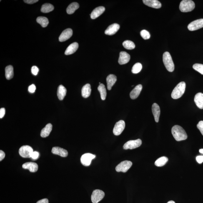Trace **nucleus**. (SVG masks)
<instances>
[{
  "instance_id": "37",
  "label": "nucleus",
  "mask_w": 203,
  "mask_h": 203,
  "mask_svg": "<svg viewBox=\"0 0 203 203\" xmlns=\"http://www.w3.org/2000/svg\"><path fill=\"white\" fill-rule=\"evenodd\" d=\"M39 69L36 66H33L31 68V72L33 75H36L39 72Z\"/></svg>"
},
{
  "instance_id": "35",
  "label": "nucleus",
  "mask_w": 203,
  "mask_h": 203,
  "mask_svg": "<svg viewBox=\"0 0 203 203\" xmlns=\"http://www.w3.org/2000/svg\"><path fill=\"white\" fill-rule=\"evenodd\" d=\"M193 68L201 74L203 75V65L200 64H195L193 66Z\"/></svg>"
},
{
  "instance_id": "34",
  "label": "nucleus",
  "mask_w": 203,
  "mask_h": 203,
  "mask_svg": "<svg viewBox=\"0 0 203 203\" xmlns=\"http://www.w3.org/2000/svg\"><path fill=\"white\" fill-rule=\"evenodd\" d=\"M142 66L140 63H138L135 64L133 66L132 72L133 74H137L140 72L142 69Z\"/></svg>"
},
{
  "instance_id": "13",
  "label": "nucleus",
  "mask_w": 203,
  "mask_h": 203,
  "mask_svg": "<svg viewBox=\"0 0 203 203\" xmlns=\"http://www.w3.org/2000/svg\"><path fill=\"white\" fill-rule=\"evenodd\" d=\"M120 25L117 24H114L109 25L106 29L105 33L106 35L109 36L113 35L117 32L119 29Z\"/></svg>"
},
{
  "instance_id": "44",
  "label": "nucleus",
  "mask_w": 203,
  "mask_h": 203,
  "mask_svg": "<svg viewBox=\"0 0 203 203\" xmlns=\"http://www.w3.org/2000/svg\"><path fill=\"white\" fill-rule=\"evenodd\" d=\"M5 153L2 151H0V161L2 160L5 157Z\"/></svg>"
},
{
  "instance_id": "17",
  "label": "nucleus",
  "mask_w": 203,
  "mask_h": 203,
  "mask_svg": "<svg viewBox=\"0 0 203 203\" xmlns=\"http://www.w3.org/2000/svg\"><path fill=\"white\" fill-rule=\"evenodd\" d=\"M52 152L53 154L57 155L63 157H67L68 155L67 151L66 150L59 147H53Z\"/></svg>"
},
{
  "instance_id": "26",
  "label": "nucleus",
  "mask_w": 203,
  "mask_h": 203,
  "mask_svg": "<svg viewBox=\"0 0 203 203\" xmlns=\"http://www.w3.org/2000/svg\"><path fill=\"white\" fill-rule=\"evenodd\" d=\"M67 93L66 88L63 85H60L58 88L57 96L60 100L62 101L66 96Z\"/></svg>"
},
{
  "instance_id": "46",
  "label": "nucleus",
  "mask_w": 203,
  "mask_h": 203,
  "mask_svg": "<svg viewBox=\"0 0 203 203\" xmlns=\"http://www.w3.org/2000/svg\"><path fill=\"white\" fill-rule=\"evenodd\" d=\"M199 152L201 153V154H203V149H200L199 150Z\"/></svg>"
},
{
  "instance_id": "5",
  "label": "nucleus",
  "mask_w": 203,
  "mask_h": 203,
  "mask_svg": "<svg viewBox=\"0 0 203 203\" xmlns=\"http://www.w3.org/2000/svg\"><path fill=\"white\" fill-rule=\"evenodd\" d=\"M132 164V163L130 161H123L116 166V170L117 172L125 173L131 168Z\"/></svg>"
},
{
  "instance_id": "19",
  "label": "nucleus",
  "mask_w": 203,
  "mask_h": 203,
  "mask_svg": "<svg viewBox=\"0 0 203 203\" xmlns=\"http://www.w3.org/2000/svg\"><path fill=\"white\" fill-rule=\"evenodd\" d=\"M22 167L24 169L29 170L31 172H36L38 170L37 164L33 162L26 163L23 165Z\"/></svg>"
},
{
  "instance_id": "28",
  "label": "nucleus",
  "mask_w": 203,
  "mask_h": 203,
  "mask_svg": "<svg viewBox=\"0 0 203 203\" xmlns=\"http://www.w3.org/2000/svg\"><path fill=\"white\" fill-rule=\"evenodd\" d=\"M5 71L6 79L10 80L13 78L14 76V70L12 66L9 65L6 67Z\"/></svg>"
},
{
  "instance_id": "21",
  "label": "nucleus",
  "mask_w": 203,
  "mask_h": 203,
  "mask_svg": "<svg viewBox=\"0 0 203 203\" xmlns=\"http://www.w3.org/2000/svg\"><path fill=\"white\" fill-rule=\"evenodd\" d=\"M106 80L107 89L110 90L117 81V77L114 75L110 74L107 76Z\"/></svg>"
},
{
  "instance_id": "23",
  "label": "nucleus",
  "mask_w": 203,
  "mask_h": 203,
  "mask_svg": "<svg viewBox=\"0 0 203 203\" xmlns=\"http://www.w3.org/2000/svg\"><path fill=\"white\" fill-rule=\"evenodd\" d=\"M79 45L77 43L74 42L72 43L68 46L65 52V54L70 55L74 54L77 50Z\"/></svg>"
},
{
  "instance_id": "40",
  "label": "nucleus",
  "mask_w": 203,
  "mask_h": 203,
  "mask_svg": "<svg viewBox=\"0 0 203 203\" xmlns=\"http://www.w3.org/2000/svg\"><path fill=\"white\" fill-rule=\"evenodd\" d=\"M39 153L36 152V151H35V152H33L32 154L31 158L33 159H36L39 158Z\"/></svg>"
},
{
  "instance_id": "42",
  "label": "nucleus",
  "mask_w": 203,
  "mask_h": 203,
  "mask_svg": "<svg viewBox=\"0 0 203 203\" xmlns=\"http://www.w3.org/2000/svg\"><path fill=\"white\" fill-rule=\"evenodd\" d=\"M196 161L199 164H201L203 162V156H198L196 158Z\"/></svg>"
},
{
  "instance_id": "15",
  "label": "nucleus",
  "mask_w": 203,
  "mask_h": 203,
  "mask_svg": "<svg viewBox=\"0 0 203 203\" xmlns=\"http://www.w3.org/2000/svg\"><path fill=\"white\" fill-rule=\"evenodd\" d=\"M105 11V8L104 6H99L95 8L90 14L91 19H94L99 17Z\"/></svg>"
},
{
  "instance_id": "32",
  "label": "nucleus",
  "mask_w": 203,
  "mask_h": 203,
  "mask_svg": "<svg viewBox=\"0 0 203 203\" xmlns=\"http://www.w3.org/2000/svg\"><path fill=\"white\" fill-rule=\"evenodd\" d=\"M168 161V159L166 156H162L159 158L155 163V164L157 167H161L164 166Z\"/></svg>"
},
{
  "instance_id": "27",
  "label": "nucleus",
  "mask_w": 203,
  "mask_h": 203,
  "mask_svg": "<svg viewBox=\"0 0 203 203\" xmlns=\"http://www.w3.org/2000/svg\"><path fill=\"white\" fill-rule=\"evenodd\" d=\"M79 5L77 2L71 3L66 9L67 13L69 14H73L79 8Z\"/></svg>"
},
{
  "instance_id": "14",
  "label": "nucleus",
  "mask_w": 203,
  "mask_h": 203,
  "mask_svg": "<svg viewBox=\"0 0 203 203\" xmlns=\"http://www.w3.org/2000/svg\"><path fill=\"white\" fill-rule=\"evenodd\" d=\"M130 59V56L125 52H121L120 53V56L118 62L120 64H126L129 62Z\"/></svg>"
},
{
  "instance_id": "45",
  "label": "nucleus",
  "mask_w": 203,
  "mask_h": 203,
  "mask_svg": "<svg viewBox=\"0 0 203 203\" xmlns=\"http://www.w3.org/2000/svg\"><path fill=\"white\" fill-rule=\"evenodd\" d=\"M36 203H49V201L47 199H44L38 201Z\"/></svg>"
},
{
  "instance_id": "4",
  "label": "nucleus",
  "mask_w": 203,
  "mask_h": 203,
  "mask_svg": "<svg viewBox=\"0 0 203 203\" xmlns=\"http://www.w3.org/2000/svg\"><path fill=\"white\" fill-rule=\"evenodd\" d=\"M195 4L191 0H183L179 5V9L182 12H189L192 11L195 8Z\"/></svg>"
},
{
  "instance_id": "39",
  "label": "nucleus",
  "mask_w": 203,
  "mask_h": 203,
  "mask_svg": "<svg viewBox=\"0 0 203 203\" xmlns=\"http://www.w3.org/2000/svg\"><path fill=\"white\" fill-rule=\"evenodd\" d=\"M36 86L34 84H32L28 87V91L31 93H34L35 91Z\"/></svg>"
},
{
  "instance_id": "6",
  "label": "nucleus",
  "mask_w": 203,
  "mask_h": 203,
  "mask_svg": "<svg viewBox=\"0 0 203 203\" xmlns=\"http://www.w3.org/2000/svg\"><path fill=\"white\" fill-rule=\"evenodd\" d=\"M33 152L32 148L29 146H23L19 150L20 155L25 158H31Z\"/></svg>"
},
{
  "instance_id": "1",
  "label": "nucleus",
  "mask_w": 203,
  "mask_h": 203,
  "mask_svg": "<svg viewBox=\"0 0 203 203\" xmlns=\"http://www.w3.org/2000/svg\"><path fill=\"white\" fill-rule=\"evenodd\" d=\"M172 133L173 137L177 141L184 140L187 139V133L181 126L176 125L173 126Z\"/></svg>"
},
{
  "instance_id": "43",
  "label": "nucleus",
  "mask_w": 203,
  "mask_h": 203,
  "mask_svg": "<svg viewBox=\"0 0 203 203\" xmlns=\"http://www.w3.org/2000/svg\"><path fill=\"white\" fill-rule=\"evenodd\" d=\"M25 2L27 3L28 4H34V3L37 2L39 1L38 0H24V1Z\"/></svg>"
},
{
  "instance_id": "3",
  "label": "nucleus",
  "mask_w": 203,
  "mask_h": 203,
  "mask_svg": "<svg viewBox=\"0 0 203 203\" xmlns=\"http://www.w3.org/2000/svg\"><path fill=\"white\" fill-rule=\"evenodd\" d=\"M163 61L165 66L168 71L172 72L174 69V66L172 60V56L168 52L164 53L163 55Z\"/></svg>"
},
{
  "instance_id": "2",
  "label": "nucleus",
  "mask_w": 203,
  "mask_h": 203,
  "mask_svg": "<svg viewBox=\"0 0 203 203\" xmlns=\"http://www.w3.org/2000/svg\"><path fill=\"white\" fill-rule=\"evenodd\" d=\"M186 88V83L181 82L179 83L172 91L171 96L173 99H176L181 97L184 94Z\"/></svg>"
},
{
  "instance_id": "41",
  "label": "nucleus",
  "mask_w": 203,
  "mask_h": 203,
  "mask_svg": "<svg viewBox=\"0 0 203 203\" xmlns=\"http://www.w3.org/2000/svg\"><path fill=\"white\" fill-rule=\"evenodd\" d=\"M5 113H6V109H5L4 108H1L0 109V118L1 119L4 117Z\"/></svg>"
},
{
  "instance_id": "20",
  "label": "nucleus",
  "mask_w": 203,
  "mask_h": 203,
  "mask_svg": "<svg viewBox=\"0 0 203 203\" xmlns=\"http://www.w3.org/2000/svg\"><path fill=\"white\" fill-rule=\"evenodd\" d=\"M142 89V86L141 84H139L136 86L130 94V96L131 99H135L137 98L140 94Z\"/></svg>"
},
{
  "instance_id": "10",
  "label": "nucleus",
  "mask_w": 203,
  "mask_h": 203,
  "mask_svg": "<svg viewBox=\"0 0 203 203\" xmlns=\"http://www.w3.org/2000/svg\"><path fill=\"white\" fill-rule=\"evenodd\" d=\"M203 27V19L196 20L192 21L188 26L189 30L194 31Z\"/></svg>"
},
{
  "instance_id": "25",
  "label": "nucleus",
  "mask_w": 203,
  "mask_h": 203,
  "mask_svg": "<svg viewBox=\"0 0 203 203\" xmlns=\"http://www.w3.org/2000/svg\"><path fill=\"white\" fill-rule=\"evenodd\" d=\"M91 89V86L89 84H87L83 86L81 90V94L83 98H87L90 95Z\"/></svg>"
},
{
  "instance_id": "7",
  "label": "nucleus",
  "mask_w": 203,
  "mask_h": 203,
  "mask_svg": "<svg viewBox=\"0 0 203 203\" xmlns=\"http://www.w3.org/2000/svg\"><path fill=\"white\" fill-rule=\"evenodd\" d=\"M142 144V141L140 139L136 140H130L127 141L123 146L124 149H133L140 147Z\"/></svg>"
},
{
  "instance_id": "9",
  "label": "nucleus",
  "mask_w": 203,
  "mask_h": 203,
  "mask_svg": "<svg viewBox=\"0 0 203 203\" xmlns=\"http://www.w3.org/2000/svg\"><path fill=\"white\" fill-rule=\"evenodd\" d=\"M95 157L96 155H94L90 153H86L83 155L81 156V163L84 166H89L91 163V161Z\"/></svg>"
},
{
  "instance_id": "24",
  "label": "nucleus",
  "mask_w": 203,
  "mask_h": 203,
  "mask_svg": "<svg viewBox=\"0 0 203 203\" xmlns=\"http://www.w3.org/2000/svg\"><path fill=\"white\" fill-rule=\"evenodd\" d=\"M52 129V125L51 124H47L41 131L40 136L43 138H45L48 137L50 134Z\"/></svg>"
},
{
  "instance_id": "30",
  "label": "nucleus",
  "mask_w": 203,
  "mask_h": 203,
  "mask_svg": "<svg viewBox=\"0 0 203 203\" xmlns=\"http://www.w3.org/2000/svg\"><path fill=\"white\" fill-rule=\"evenodd\" d=\"M54 6L50 4H43L41 7V11L43 13H48L54 10Z\"/></svg>"
},
{
  "instance_id": "36",
  "label": "nucleus",
  "mask_w": 203,
  "mask_h": 203,
  "mask_svg": "<svg viewBox=\"0 0 203 203\" xmlns=\"http://www.w3.org/2000/svg\"><path fill=\"white\" fill-rule=\"evenodd\" d=\"M141 37L144 40H147L150 39L151 35L148 31L146 30H143L140 32Z\"/></svg>"
},
{
  "instance_id": "8",
  "label": "nucleus",
  "mask_w": 203,
  "mask_h": 203,
  "mask_svg": "<svg viewBox=\"0 0 203 203\" xmlns=\"http://www.w3.org/2000/svg\"><path fill=\"white\" fill-rule=\"evenodd\" d=\"M104 196V191L100 190H96L93 191L91 195V201L93 203H98L103 199Z\"/></svg>"
},
{
  "instance_id": "47",
  "label": "nucleus",
  "mask_w": 203,
  "mask_h": 203,
  "mask_svg": "<svg viewBox=\"0 0 203 203\" xmlns=\"http://www.w3.org/2000/svg\"><path fill=\"white\" fill-rule=\"evenodd\" d=\"M167 203H175L174 201H169V202H168Z\"/></svg>"
},
{
  "instance_id": "29",
  "label": "nucleus",
  "mask_w": 203,
  "mask_h": 203,
  "mask_svg": "<svg viewBox=\"0 0 203 203\" xmlns=\"http://www.w3.org/2000/svg\"><path fill=\"white\" fill-rule=\"evenodd\" d=\"M98 89L100 94L101 99L102 100H105L106 96V91L105 86L104 84H101L98 86Z\"/></svg>"
},
{
  "instance_id": "11",
  "label": "nucleus",
  "mask_w": 203,
  "mask_h": 203,
  "mask_svg": "<svg viewBox=\"0 0 203 203\" xmlns=\"http://www.w3.org/2000/svg\"><path fill=\"white\" fill-rule=\"evenodd\" d=\"M125 127V122L121 120L116 123L113 130V132L115 136H119L122 132Z\"/></svg>"
},
{
  "instance_id": "12",
  "label": "nucleus",
  "mask_w": 203,
  "mask_h": 203,
  "mask_svg": "<svg viewBox=\"0 0 203 203\" xmlns=\"http://www.w3.org/2000/svg\"><path fill=\"white\" fill-rule=\"evenodd\" d=\"M73 35L72 30L71 28H68L63 32L59 37V41L60 42L67 40L70 38Z\"/></svg>"
},
{
  "instance_id": "18",
  "label": "nucleus",
  "mask_w": 203,
  "mask_h": 203,
  "mask_svg": "<svg viewBox=\"0 0 203 203\" xmlns=\"http://www.w3.org/2000/svg\"><path fill=\"white\" fill-rule=\"evenodd\" d=\"M152 112L154 116L155 120L156 122H159L160 114V109L159 105L156 103H154L152 105Z\"/></svg>"
},
{
  "instance_id": "33",
  "label": "nucleus",
  "mask_w": 203,
  "mask_h": 203,
  "mask_svg": "<svg viewBox=\"0 0 203 203\" xmlns=\"http://www.w3.org/2000/svg\"><path fill=\"white\" fill-rule=\"evenodd\" d=\"M123 45L125 49L132 50L135 48V45L134 42L130 40H126L123 43Z\"/></svg>"
},
{
  "instance_id": "38",
  "label": "nucleus",
  "mask_w": 203,
  "mask_h": 203,
  "mask_svg": "<svg viewBox=\"0 0 203 203\" xmlns=\"http://www.w3.org/2000/svg\"><path fill=\"white\" fill-rule=\"evenodd\" d=\"M197 128L199 130L200 132L203 136V121H200L197 125Z\"/></svg>"
},
{
  "instance_id": "16",
  "label": "nucleus",
  "mask_w": 203,
  "mask_h": 203,
  "mask_svg": "<svg viewBox=\"0 0 203 203\" xmlns=\"http://www.w3.org/2000/svg\"><path fill=\"white\" fill-rule=\"evenodd\" d=\"M143 1L145 5L149 7L156 9L161 7V3L157 0H144Z\"/></svg>"
},
{
  "instance_id": "22",
  "label": "nucleus",
  "mask_w": 203,
  "mask_h": 203,
  "mask_svg": "<svg viewBox=\"0 0 203 203\" xmlns=\"http://www.w3.org/2000/svg\"><path fill=\"white\" fill-rule=\"evenodd\" d=\"M194 102L196 105L200 109H203V94L199 93L195 96L194 99Z\"/></svg>"
},
{
  "instance_id": "31",
  "label": "nucleus",
  "mask_w": 203,
  "mask_h": 203,
  "mask_svg": "<svg viewBox=\"0 0 203 203\" xmlns=\"http://www.w3.org/2000/svg\"><path fill=\"white\" fill-rule=\"evenodd\" d=\"M36 21L43 28L46 27L49 24V21L47 18L44 17H39L36 19Z\"/></svg>"
}]
</instances>
